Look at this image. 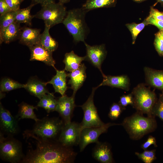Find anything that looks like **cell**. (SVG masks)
<instances>
[{
    "instance_id": "cell-1",
    "label": "cell",
    "mask_w": 163,
    "mask_h": 163,
    "mask_svg": "<svg viewBox=\"0 0 163 163\" xmlns=\"http://www.w3.org/2000/svg\"><path fill=\"white\" fill-rule=\"evenodd\" d=\"M35 140V148L28 150L21 163H71L77 155L72 148L63 145L58 140L43 139L34 135L24 136Z\"/></svg>"
},
{
    "instance_id": "cell-2",
    "label": "cell",
    "mask_w": 163,
    "mask_h": 163,
    "mask_svg": "<svg viewBox=\"0 0 163 163\" xmlns=\"http://www.w3.org/2000/svg\"><path fill=\"white\" fill-rule=\"evenodd\" d=\"M137 111L132 115L125 118L122 123L130 138L138 140L144 136L153 132L157 128L155 117H145Z\"/></svg>"
},
{
    "instance_id": "cell-3",
    "label": "cell",
    "mask_w": 163,
    "mask_h": 163,
    "mask_svg": "<svg viewBox=\"0 0 163 163\" xmlns=\"http://www.w3.org/2000/svg\"><path fill=\"white\" fill-rule=\"evenodd\" d=\"M87 12L82 8L73 9L67 12L62 23L72 35L75 42H84L88 28L85 20Z\"/></svg>"
},
{
    "instance_id": "cell-4",
    "label": "cell",
    "mask_w": 163,
    "mask_h": 163,
    "mask_svg": "<svg viewBox=\"0 0 163 163\" xmlns=\"http://www.w3.org/2000/svg\"><path fill=\"white\" fill-rule=\"evenodd\" d=\"M64 125L63 120L58 117H46L36 122L32 129L25 130L23 135H34L43 139L57 140L56 138Z\"/></svg>"
},
{
    "instance_id": "cell-5",
    "label": "cell",
    "mask_w": 163,
    "mask_h": 163,
    "mask_svg": "<svg viewBox=\"0 0 163 163\" xmlns=\"http://www.w3.org/2000/svg\"><path fill=\"white\" fill-rule=\"evenodd\" d=\"M131 93L133 97V107L148 117H153L152 110L157 100L155 92L145 84L140 83L133 88Z\"/></svg>"
},
{
    "instance_id": "cell-6",
    "label": "cell",
    "mask_w": 163,
    "mask_h": 163,
    "mask_svg": "<svg viewBox=\"0 0 163 163\" xmlns=\"http://www.w3.org/2000/svg\"><path fill=\"white\" fill-rule=\"evenodd\" d=\"M0 133V156L3 160L11 163H21L24 155L21 143L13 136L5 137Z\"/></svg>"
},
{
    "instance_id": "cell-7",
    "label": "cell",
    "mask_w": 163,
    "mask_h": 163,
    "mask_svg": "<svg viewBox=\"0 0 163 163\" xmlns=\"http://www.w3.org/2000/svg\"><path fill=\"white\" fill-rule=\"evenodd\" d=\"M41 6V9L34 17L43 20L45 25L50 28L62 23L67 14L66 8L59 2L51 3Z\"/></svg>"
},
{
    "instance_id": "cell-8",
    "label": "cell",
    "mask_w": 163,
    "mask_h": 163,
    "mask_svg": "<svg viewBox=\"0 0 163 163\" xmlns=\"http://www.w3.org/2000/svg\"><path fill=\"white\" fill-rule=\"evenodd\" d=\"M98 88H93L87 100L80 106L84 113L83 119L80 123L82 130L85 128L100 126L105 124L100 118L94 102V92Z\"/></svg>"
},
{
    "instance_id": "cell-9",
    "label": "cell",
    "mask_w": 163,
    "mask_h": 163,
    "mask_svg": "<svg viewBox=\"0 0 163 163\" xmlns=\"http://www.w3.org/2000/svg\"><path fill=\"white\" fill-rule=\"evenodd\" d=\"M82 130L80 123L71 121L64 124L57 140L66 146L77 145L79 143Z\"/></svg>"
},
{
    "instance_id": "cell-10",
    "label": "cell",
    "mask_w": 163,
    "mask_h": 163,
    "mask_svg": "<svg viewBox=\"0 0 163 163\" xmlns=\"http://www.w3.org/2000/svg\"><path fill=\"white\" fill-rule=\"evenodd\" d=\"M121 125V124L109 123L98 127L85 128L81 132L78 145L81 152L83 151L88 144L97 143L101 134L107 132L108 129L112 126Z\"/></svg>"
},
{
    "instance_id": "cell-11",
    "label": "cell",
    "mask_w": 163,
    "mask_h": 163,
    "mask_svg": "<svg viewBox=\"0 0 163 163\" xmlns=\"http://www.w3.org/2000/svg\"><path fill=\"white\" fill-rule=\"evenodd\" d=\"M18 120L0 104V132L8 136H13L19 131Z\"/></svg>"
},
{
    "instance_id": "cell-12",
    "label": "cell",
    "mask_w": 163,
    "mask_h": 163,
    "mask_svg": "<svg viewBox=\"0 0 163 163\" xmlns=\"http://www.w3.org/2000/svg\"><path fill=\"white\" fill-rule=\"evenodd\" d=\"M84 43L86 50V60L98 69L103 76H104L105 75L102 71L101 66L107 55L105 45L102 44L91 46L85 42Z\"/></svg>"
},
{
    "instance_id": "cell-13",
    "label": "cell",
    "mask_w": 163,
    "mask_h": 163,
    "mask_svg": "<svg viewBox=\"0 0 163 163\" xmlns=\"http://www.w3.org/2000/svg\"><path fill=\"white\" fill-rule=\"evenodd\" d=\"M75 106V97L72 95L69 97L65 94L57 100L56 111L59 113L64 124L71 121L72 114Z\"/></svg>"
},
{
    "instance_id": "cell-14",
    "label": "cell",
    "mask_w": 163,
    "mask_h": 163,
    "mask_svg": "<svg viewBox=\"0 0 163 163\" xmlns=\"http://www.w3.org/2000/svg\"><path fill=\"white\" fill-rule=\"evenodd\" d=\"M28 47L30 51V61H40L56 69L55 67L56 62L53 57V52L45 48L40 42Z\"/></svg>"
},
{
    "instance_id": "cell-15",
    "label": "cell",
    "mask_w": 163,
    "mask_h": 163,
    "mask_svg": "<svg viewBox=\"0 0 163 163\" xmlns=\"http://www.w3.org/2000/svg\"><path fill=\"white\" fill-rule=\"evenodd\" d=\"M86 67L84 63H82L79 68L67 73V77L70 78L68 84L71 85L73 90L72 96L75 97L77 91L82 86L86 78Z\"/></svg>"
},
{
    "instance_id": "cell-16",
    "label": "cell",
    "mask_w": 163,
    "mask_h": 163,
    "mask_svg": "<svg viewBox=\"0 0 163 163\" xmlns=\"http://www.w3.org/2000/svg\"><path fill=\"white\" fill-rule=\"evenodd\" d=\"M102 82L98 87L107 85L112 87L117 88L128 91L130 86V79L126 75L118 76L106 75L103 76Z\"/></svg>"
},
{
    "instance_id": "cell-17",
    "label": "cell",
    "mask_w": 163,
    "mask_h": 163,
    "mask_svg": "<svg viewBox=\"0 0 163 163\" xmlns=\"http://www.w3.org/2000/svg\"><path fill=\"white\" fill-rule=\"evenodd\" d=\"M93 158L101 163H112L113 162L112 154L110 148L107 143L99 142L96 143L92 152Z\"/></svg>"
},
{
    "instance_id": "cell-18",
    "label": "cell",
    "mask_w": 163,
    "mask_h": 163,
    "mask_svg": "<svg viewBox=\"0 0 163 163\" xmlns=\"http://www.w3.org/2000/svg\"><path fill=\"white\" fill-rule=\"evenodd\" d=\"M146 84L161 91L163 93V71L155 70L148 67L144 68Z\"/></svg>"
},
{
    "instance_id": "cell-19",
    "label": "cell",
    "mask_w": 163,
    "mask_h": 163,
    "mask_svg": "<svg viewBox=\"0 0 163 163\" xmlns=\"http://www.w3.org/2000/svg\"><path fill=\"white\" fill-rule=\"evenodd\" d=\"M40 30L25 27L21 29L19 39L21 43L28 47L40 42Z\"/></svg>"
},
{
    "instance_id": "cell-20",
    "label": "cell",
    "mask_w": 163,
    "mask_h": 163,
    "mask_svg": "<svg viewBox=\"0 0 163 163\" xmlns=\"http://www.w3.org/2000/svg\"><path fill=\"white\" fill-rule=\"evenodd\" d=\"M46 82L35 78H32L25 84L24 88L30 94L40 99L44 94L50 93L46 88Z\"/></svg>"
},
{
    "instance_id": "cell-21",
    "label": "cell",
    "mask_w": 163,
    "mask_h": 163,
    "mask_svg": "<svg viewBox=\"0 0 163 163\" xmlns=\"http://www.w3.org/2000/svg\"><path fill=\"white\" fill-rule=\"evenodd\" d=\"M56 74L51 80L46 82L47 84H52L54 88L55 92L60 94L62 96L65 94L67 89L66 78L67 74L65 70H59L55 69Z\"/></svg>"
},
{
    "instance_id": "cell-22",
    "label": "cell",
    "mask_w": 163,
    "mask_h": 163,
    "mask_svg": "<svg viewBox=\"0 0 163 163\" xmlns=\"http://www.w3.org/2000/svg\"><path fill=\"white\" fill-rule=\"evenodd\" d=\"M21 29L20 24L15 21L0 32V43H8L19 38Z\"/></svg>"
},
{
    "instance_id": "cell-23",
    "label": "cell",
    "mask_w": 163,
    "mask_h": 163,
    "mask_svg": "<svg viewBox=\"0 0 163 163\" xmlns=\"http://www.w3.org/2000/svg\"><path fill=\"white\" fill-rule=\"evenodd\" d=\"M85 60V56L83 57L78 56L73 51L66 53L63 60L65 64L64 70L70 72L75 71L79 68L82 62Z\"/></svg>"
},
{
    "instance_id": "cell-24",
    "label": "cell",
    "mask_w": 163,
    "mask_h": 163,
    "mask_svg": "<svg viewBox=\"0 0 163 163\" xmlns=\"http://www.w3.org/2000/svg\"><path fill=\"white\" fill-rule=\"evenodd\" d=\"M37 107L22 102L19 105L18 113L15 117L19 120L21 119H30L34 120L35 122L38 121V119L34 112V109L37 110Z\"/></svg>"
},
{
    "instance_id": "cell-25",
    "label": "cell",
    "mask_w": 163,
    "mask_h": 163,
    "mask_svg": "<svg viewBox=\"0 0 163 163\" xmlns=\"http://www.w3.org/2000/svg\"><path fill=\"white\" fill-rule=\"evenodd\" d=\"M50 28V27L45 25L44 30L40 34V42L45 48L53 52L57 49L58 44L57 42L51 36L49 33Z\"/></svg>"
},
{
    "instance_id": "cell-26",
    "label": "cell",
    "mask_w": 163,
    "mask_h": 163,
    "mask_svg": "<svg viewBox=\"0 0 163 163\" xmlns=\"http://www.w3.org/2000/svg\"><path fill=\"white\" fill-rule=\"evenodd\" d=\"M117 0H87L82 7L88 12L90 10L115 5Z\"/></svg>"
},
{
    "instance_id": "cell-27",
    "label": "cell",
    "mask_w": 163,
    "mask_h": 163,
    "mask_svg": "<svg viewBox=\"0 0 163 163\" xmlns=\"http://www.w3.org/2000/svg\"><path fill=\"white\" fill-rule=\"evenodd\" d=\"M34 4L30 5L26 8L20 9L15 11V21L20 23H24L30 25L32 19L34 18V15L30 14V11Z\"/></svg>"
},
{
    "instance_id": "cell-28",
    "label": "cell",
    "mask_w": 163,
    "mask_h": 163,
    "mask_svg": "<svg viewBox=\"0 0 163 163\" xmlns=\"http://www.w3.org/2000/svg\"><path fill=\"white\" fill-rule=\"evenodd\" d=\"M25 84H22L9 78H4L0 82V89L1 92H8L13 90L24 88Z\"/></svg>"
},
{
    "instance_id": "cell-29",
    "label": "cell",
    "mask_w": 163,
    "mask_h": 163,
    "mask_svg": "<svg viewBox=\"0 0 163 163\" xmlns=\"http://www.w3.org/2000/svg\"><path fill=\"white\" fill-rule=\"evenodd\" d=\"M15 11H10L0 16V32L15 21Z\"/></svg>"
},
{
    "instance_id": "cell-30",
    "label": "cell",
    "mask_w": 163,
    "mask_h": 163,
    "mask_svg": "<svg viewBox=\"0 0 163 163\" xmlns=\"http://www.w3.org/2000/svg\"><path fill=\"white\" fill-rule=\"evenodd\" d=\"M146 19L142 22L136 24L135 23L128 24L126 26L131 33L132 37V43H135L136 38L139 33L143 29L145 26L148 25Z\"/></svg>"
},
{
    "instance_id": "cell-31",
    "label": "cell",
    "mask_w": 163,
    "mask_h": 163,
    "mask_svg": "<svg viewBox=\"0 0 163 163\" xmlns=\"http://www.w3.org/2000/svg\"><path fill=\"white\" fill-rule=\"evenodd\" d=\"M135 155L138 158L145 163H152L156 158L155 150H144L142 153L135 152Z\"/></svg>"
},
{
    "instance_id": "cell-32",
    "label": "cell",
    "mask_w": 163,
    "mask_h": 163,
    "mask_svg": "<svg viewBox=\"0 0 163 163\" xmlns=\"http://www.w3.org/2000/svg\"><path fill=\"white\" fill-rule=\"evenodd\" d=\"M152 116H157L163 121V93L160 94L152 110Z\"/></svg>"
},
{
    "instance_id": "cell-33",
    "label": "cell",
    "mask_w": 163,
    "mask_h": 163,
    "mask_svg": "<svg viewBox=\"0 0 163 163\" xmlns=\"http://www.w3.org/2000/svg\"><path fill=\"white\" fill-rule=\"evenodd\" d=\"M125 110L119 104L114 103L110 106L108 113L109 117L112 120L117 119Z\"/></svg>"
},
{
    "instance_id": "cell-34",
    "label": "cell",
    "mask_w": 163,
    "mask_h": 163,
    "mask_svg": "<svg viewBox=\"0 0 163 163\" xmlns=\"http://www.w3.org/2000/svg\"><path fill=\"white\" fill-rule=\"evenodd\" d=\"M118 103L125 110L128 105H130L133 106V99L132 93L121 96Z\"/></svg>"
},
{
    "instance_id": "cell-35",
    "label": "cell",
    "mask_w": 163,
    "mask_h": 163,
    "mask_svg": "<svg viewBox=\"0 0 163 163\" xmlns=\"http://www.w3.org/2000/svg\"><path fill=\"white\" fill-rule=\"evenodd\" d=\"M154 45L158 54L160 56H163V39L159 32L155 35Z\"/></svg>"
},
{
    "instance_id": "cell-36",
    "label": "cell",
    "mask_w": 163,
    "mask_h": 163,
    "mask_svg": "<svg viewBox=\"0 0 163 163\" xmlns=\"http://www.w3.org/2000/svg\"><path fill=\"white\" fill-rule=\"evenodd\" d=\"M53 95V93H50L44 94L40 99V101L36 106L37 107L43 108L46 110L50 99Z\"/></svg>"
},
{
    "instance_id": "cell-37",
    "label": "cell",
    "mask_w": 163,
    "mask_h": 163,
    "mask_svg": "<svg viewBox=\"0 0 163 163\" xmlns=\"http://www.w3.org/2000/svg\"><path fill=\"white\" fill-rule=\"evenodd\" d=\"M24 0H5L12 11H16L20 8L21 3Z\"/></svg>"
},
{
    "instance_id": "cell-38",
    "label": "cell",
    "mask_w": 163,
    "mask_h": 163,
    "mask_svg": "<svg viewBox=\"0 0 163 163\" xmlns=\"http://www.w3.org/2000/svg\"><path fill=\"white\" fill-rule=\"evenodd\" d=\"M145 19L148 25L151 24L155 25L160 30H163V21L155 19L149 15Z\"/></svg>"
},
{
    "instance_id": "cell-39",
    "label": "cell",
    "mask_w": 163,
    "mask_h": 163,
    "mask_svg": "<svg viewBox=\"0 0 163 163\" xmlns=\"http://www.w3.org/2000/svg\"><path fill=\"white\" fill-rule=\"evenodd\" d=\"M152 145L155 147L157 146L155 138L150 136H149L146 141L142 145L141 147L143 150H145Z\"/></svg>"
},
{
    "instance_id": "cell-40",
    "label": "cell",
    "mask_w": 163,
    "mask_h": 163,
    "mask_svg": "<svg viewBox=\"0 0 163 163\" xmlns=\"http://www.w3.org/2000/svg\"><path fill=\"white\" fill-rule=\"evenodd\" d=\"M149 15L159 20L163 21V12H161L151 7Z\"/></svg>"
},
{
    "instance_id": "cell-41",
    "label": "cell",
    "mask_w": 163,
    "mask_h": 163,
    "mask_svg": "<svg viewBox=\"0 0 163 163\" xmlns=\"http://www.w3.org/2000/svg\"><path fill=\"white\" fill-rule=\"evenodd\" d=\"M57 104V100L55 98V97L53 95L50 99L47 109L46 110L47 112L49 113L56 111Z\"/></svg>"
},
{
    "instance_id": "cell-42",
    "label": "cell",
    "mask_w": 163,
    "mask_h": 163,
    "mask_svg": "<svg viewBox=\"0 0 163 163\" xmlns=\"http://www.w3.org/2000/svg\"><path fill=\"white\" fill-rule=\"evenodd\" d=\"M12 11L5 0H0V16L9 11Z\"/></svg>"
},
{
    "instance_id": "cell-43",
    "label": "cell",
    "mask_w": 163,
    "mask_h": 163,
    "mask_svg": "<svg viewBox=\"0 0 163 163\" xmlns=\"http://www.w3.org/2000/svg\"><path fill=\"white\" fill-rule=\"evenodd\" d=\"M31 4L36 5L40 4L42 6L48 3L55 2V0H31Z\"/></svg>"
},
{
    "instance_id": "cell-44",
    "label": "cell",
    "mask_w": 163,
    "mask_h": 163,
    "mask_svg": "<svg viewBox=\"0 0 163 163\" xmlns=\"http://www.w3.org/2000/svg\"><path fill=\"white\" fill-rule=\"evenodd\" d=\"M70 0H59V2L61 4L64 5V4L67 3L69 2Z\"/></svg>"
},
{
    "instance_id": "cell-45",
    "label": "cell",
    "mask_w": 163,
    "mask_h": 163,
    "mask_svg": "<svg viewBox=\"0 0 163 163\" xmlns=\"http://www.w3.org/2000/svg\"><path fill=\"white\" fill-rule=\"evenodd\" d=\"M159 2L160 3L161 5L163 4V0H157V2L155 3V5L157 4V3Z\"/></svg>"
},
{
    "instance_id": "cell-46",
    "label": "cell",
    "mask_w": 163,
    "mask_h": 163,
    "mask_svg": "<svg viewBox=\"0 0 163 163\" xmlns=\"http://www.w3.org/2000/svg\"><path fill=\"white\" fill-rule=\"evenodd\" d=\"M159 32L163 39V30H160Z\"/></svg>"
},
{
    "instance_id": "cell-47",
    "label": "cell",
    "mask_w": 163,
    "mask_h": 163,
    "mask_svg": "<svg viewBox=\"0 0 163 163\" xmlns=\"http://www.w3.org/2000/svg\"><path fill=\"white\" fill-rule=\"evenodd\" d=\"M134 1L137 2H141L144 1L145 0H133Z\"/></svg>"
}]
</instances>
